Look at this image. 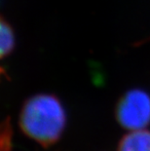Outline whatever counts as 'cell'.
Masks as SVG:
<instances>
[{"instance_id": "obj_3", "label": "cell", "mask_w": 150, "mask_h": 151, "mask_svg": "<svg viewBox=\"0 0 150 151\" xmlns=\"http://www.w3.org/2000/svg\"><path fill=\"white\" fill-rule=\"evenodd\" d=\"M118 151H150V132L132 131L120 140Z\"/></svg>"}, {"instance_id": "obj_5", "label": "cell", "mask_w": 150, "mask_h": 151, "mask_svg": "<svg viewBox=\"0 0 150 151\" xmlns=\"http://www.w3.org/2000/svg\"><path fill=\"white\" fill-rule=\"evenodd\" d=\"M11 127L9 121H5L2 126L1 151H9L11 147Z\"/></svg>"}, {"instance_id": "obj_2", "label": "cell", "mask_w": 150, "mask_h": 151, "mask_svg": "<svg viewBox=\"0 0 150 151\" xmlns=\"http://www.w3.org/2000/svg\"><path fill=\"white\" fill-rule=\"evenodd\" d=\"M116 118L127 130H143L150 124V95L139 89L127 92L117 104Z\"/></svg>"}, {"instance_id": "obj_4", "label": "cell", "mask_w": 150, "mask_h": 151, "mask_svg": "<svg viewBox=\"0 0 150 151\" xmlns=\"http://www.w3.org/2000/svg\"><path fill=\"white\" fill-rule=\"evenodd\" d=\"M15 46V35L13 28L5 20L1 21V57L10 54Z\"/></svg>"}, {"instance_id": "obj_1", "label": "cell", "mask_w": 150, "mask_h": 151, "mask_svg": "<svg viewBox=\"0 0 150 151\" xmlns=\"http://www.w3.org/2000/svg\"><path fill=\"white\" fill-rule=\"evenodd\" d=\"M66 114L62 102L53 95H35L24 102L20 127L28 137L43 146H50L62 137Z\"/></svg>"}]
</instances>
